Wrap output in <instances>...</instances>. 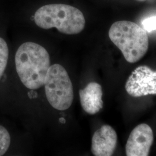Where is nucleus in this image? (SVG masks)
<instances>
[{"label":"nucleus","mask_w":156,"mask_h":156,"mask_svg":"<svg viewBox=\"0 0 156 156\" xmlns=\"http://www.w3.org/2000/svg\"><path fill=\"white\" fill-rule=\"evenodd\" d=\"M15 60L17 73L24 86L36 90L44 85L50 62L49 55L43 46L25 42L18 48Z\"/></svg>","instance_id":"1"},{"label":"nucleus","mask_w":156,"mask_h":156,"mask_svg":"<svg viewBox=\"0 0 156 156\" xmlns=\"http://www.w3.org/2000/svg\"><path fill=\"white\" fill-rule=\"evenodd\" d=\"M35 23L40 28H56L60 33L75 35L83 30L86 20L83 14L78 8L66 4H48L35 12Z\"/></svg>","instance_id":"2"},{"label":"nucleus","mask_w":156,"mask_h":156,"mask_svg":"<svg viewBox=\"0 0 156 156\" xmlns=\"http://www.w3.org/2000/svg\"><path fill=\"white\" fill-rule=\"evenodd\" d=\"M109 37L129 63L140 61L148 50L147 32L135 23L122 20L113 23L109 30Z\"/></svg>","instance_id":"3"},{"label":"nucleus","mask_w":156,"mask_h":156,"mask_svg":"<svg viewBox=\"0 0 156 156\" xmlns=\"http://www.w3.org/2000/svg\"><path fill=\"white\" fill-rule=\"evenodd\" d=\"M45 93L51 106L58 111L68 109L73 104V84L66 69L60 64L49 67L45 76Z\"/></svg>","instance_id":"4"},{"label":"nucleus","mask_w":156,"mask_h":156,"mask_svg":"<svg viewBox=\"0 0 156 156\" xmlns=\"http://www.w3.org/2000/svg\"><path fill=\"white\" fill-rule=\"evenodd\" d=\"M125 89L133 97L156 95V70L146 66L137 67L128 78Z\"/></svg>","instance_id":"5"},{"label":"nucleus","mask_w":156,"mask_h":156,"mask_svg":"<svg viewBox=\"0 0 156 156\" xmlns=\"http://www.w3.org/2000/svg\"><path fill=\"white\" fill-rule=\"evenodd\" d=\"M154 140L153 130L145 123L137 126L128 137L126 153L127 156H149Z\"/></svg>","instance_id":"6"},{"label":"nucleus","mask_w":156,"mask_h":156,"mask_svg":"<svg viewBox=\"0 0 156 156\" xmlns=\"http://www.w3.org/2000/svg\"><path fill=\"white\" fill-rule=\"evenodd\" d=\"M117 142L116 131L109 125H104L96 131L91 140V152L94 156H111Z\"/></svg>","instance_id":"7"},{"label":"nucleus","mask_w":156,"mask_h":156,"mask_svg":"<svg viewBox=\"0 0 156 156\" xmlns=\"http://www.w3.org/2000/svg\"><path fill=\"white\" fill-rule=\"evenodd\" d=\"M80 104L84 111L90 115L97 113L103 107L102 90L100 84L90 82L79 90Z\"/></svg>","instance_id":"8"},{"label":"nucleus","mask_w":156,"mask_h":156,"mask_svg":"<svg viewBox=\"0 0 156 156\" xmlns=\"http://www.w3.org/2000/svg\"><path fill=\"white\" fill-rule=\"evenodd\" d=\"M9 56L8 46L3 38L0 37V78L3 75L7 66Z\"/></svg>","instance_id":"9"},{"label":"nucleus","mask_w":156,"mask_h":156,"mask_svg":"<svg viewBox=\"0 0 156 156\" xmlns=\"http://www.w3.org/2000/svg\"><path fill=\"white\" fill-rule=\"evenodd\" d=\"M11 144V136L4 127L0 126V156H3Z\"/></svg>","instance_id":"10"},{"label":"nucleus","mask_w":156,"mask_h":156,"mask_svg":"<svg viewBox=\"0 0 156 156\" xmlns=\"http://www.w3.org/2000/svg\"><path fill=\"white\" fill-rule=\"evenodd\" d=\"M142 28L148 33L156 30V16L144 19L142 22Z\"/></svg>","instance_id":"11"},{"label":"nucleus","mask_w":156,"mask_h":156,"mask_svg":"<svg viewBox=\"0 0 156 156\" xmlns=\"http://www.w3.org/2000/svg\"><path fill=\"white\" fill-rule=\"evenodd\" d=\"M137 1H145L146 0H137Z\"/></svg>","instance_id":"12"}]
</instances>
